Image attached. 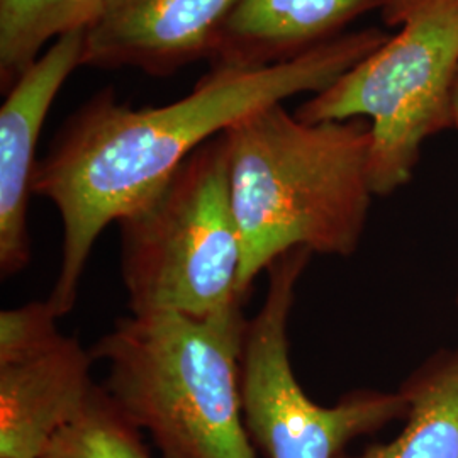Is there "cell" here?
<instances>
[{
  "instance_id": "2",
  "label": "cell",
  "mask_w": 458,
  "mask_h": 458,
  "mask_svg": "<svg viewBox=\"0 0 458 458\" xmlns=\"http://www.w3.org/2000/svg\"><path fill=\"white\" fill-rule=\"evenodd\" d=\"M225 138L245 297L291 250L350 257L359 248L376 196L369 121L306 123L277 102L234 123Z\"/></svg>"
},
{
  "instance_id": "10",
  "label": "cell",
  "mask_w": 458,
  "mask_h": 458,
  "mask_svg": "<svg viewBox=\"0 0 458 458\" xmlns=\"http://www.w3.org/2000/svg\"><path fill=\"white\" fill-rule=\"evenodd\" d=\"M389 0H238L208 58L211 68L277 65L348 33Z\"/></svg>"
},
{
  "instance_id": "4",
  "label": "cell",
  "mask_w": 458,
  "mask_h": 458,
  "mask_svg": "<svg viewBox=\"0 0 458 458\" xmlns=\"http://www.w3.org/2000/svg\"><path fill=\"white\" fill-rule=\"evenodd\" d=\"M117 226L131 314L208 318L245 304L243 246L231 202L225 132L197 148Z\"/></svg>"
},
{
  "instance_id": "14",
  "label": "cell",
  "mask_w": 458,
  "mask_h": 458,
  "mask_svg": "<svg viewBox=\"0 0 458 458\" xmlns=\"http://www.w3.org/2000/svg\"><path fill=\"white\" fill-rule=\"evenodd\" d=\"M111 0H62L51 22V39L73 31H85L106 11Z\"/></svg>"
},
{
  "instance_id": "8",
  "label": "cell",
  "mask_w": 458,
  "mask_h": 458,
  "mask_svg": "<svg viewBox=\"0 0 458 458\" xmlns=\"http://www.w3.org/2000/svg\"><path fill=\"white\" fill-rule=\"evenodd\" d=\"M238 0H111L83 34L82 66L166 77L208 60Z\"/></svg>"
},
{
  "instance_id": "1",
  "label": "cell",
  "mask_w": 458,
  "mask_h": 458,
  "mask_svg": "<svg viewBox=\"0 0 458 458\" xmlns=\"http://www.w3.org/2000/svg\"><path fill=\"white\" fill-rule=\"evenodd\" d=\"M389 39L357 30L277 65L211 68L175 102L132 107L102 90L65 121L34 174L33 192L62 219V260L48 302L73 310L100 233L155 196L206 141L262 107L318 94Z\"/></svg>"
},
{
  "instance_id": "11",
  "label": "cell",
  "mask_w": 458,
  "mask_h": 458,
  "mask_svg": "<svg viewBox=\"0 0 458 458\" xmlns=\"http://www.w3.org/2000/svg\"><path fill=\"white\" fill-rule=\"evenodd\" d=\"M399 393L408 401L403 433L344 458H458V346L426 361Z\"/></svg>"
},
{
  "instance_id": "15",
  "label": "cell",
  "mask_w": 458,
  "mask_h": 458,
  "mask_svg": "<svg viewBox=\"0 0 458 458\" xmlns=\"http://www.w3.org/2000/svg\"><path fill=\"white\" fill-rule=\"evenodd\" d=\"M452 128L458 130V79L454 90V104H452Z\"/></svg>"
},
{
  "instance_id": "13",
  "label": "cell",
  "mask_w": 458,
  "mask_h": 458,
  "mask_svg": "<svg viewBox=\"0 0 458 458\" xmlns=\"http://www.w3.org/2000/svg\"><path fill=\"white\" fill-rule=\"evenodd\" d=\"M62 0H0V82L7 92L51 41Z\"/></svg>"
},
{
  "instance_id": "12",
  "label": "cell",
  "mask_w": 458,
  "mask_h": 458,
  "mask_svg": "<svg viewBox=\"0 0 458 458\" xmlns=\"http://www.w3.org/2000/svg\"><path fill=\"white\" fill-rule=\"evenodd\" d=\"M41 458H155L143 431L98 386L82 412L51 440Z\"/></svg>"
},
{
  "instance_id": "5",
  "label": "cell",
  "mask_w": 458,
  "mask_h": 458,
  "mask_svg": "<svg viewBox=\"0 0 458 458\" xmlns=\"http://www.w3.org/2000/svg\"><path fill=\"white\" fill-rule=\"evenodd\" d=\"M380 14L397 34L294 114L306 123L369 121L372 189L389 196L411 181L426 140L452 128L458 0H389Z\"/></svg>"
},
{
  "instance_id": "9",
  "label": "cell",
  "mask_w": 458,
  "mask_h": 458,
  "mask_svg": "<svg viewBox=\"0 0 458 458\" xmlns=\"http://www.w3.org/2000/svg\"><path fill=\"white\" fill-rule=\"evenodd\" d=\"M92 352L60 331L0 357V458H41L96 393Z\"/></svg>"
},
{
  "instance_id": "3",
  "label": "cell",
  "mask_w": 458,
  "mask_h": 458,
  "mask_svg": "<svg viewBox=\"0 0 458 458\" xmlns=\"http://www.w3.org/2000/svg\"><path fill=\"white\" fill-rule=\"evenodd\" d=\"M243 304L208 318L130 314L90 350L106 393L160 458H257L243 416Z\"/></svg>"
},
{
  "instance_id": "7",
  "label": "cell",
  "mask_w": 458,
  "mask_h": 458,
  "mask_svg": "<svg viewBox=\"0 0 458 458\" xmlns=\"http://www.w3.org/2000/svg\"><path fill=\"white\" fill-rule=\"evenodd\" d=\"M83 34L56 38L7 90L0 109V272L13 277L31 262L28 206L38 143L53 100L82 66Z\"/></svg>"
},
{
  "instance_id": "6",
  "label": "cell",
  "mask_w": 458,
  "mask_h": 458,
  "mask_svg": "<svg viewBox=\"0 0 458 458\" xmlns=\"http://www.w3.org/2000/svg\"><path fill=\"white\" fill-rule=\"evenodd\" d=\"M311 255L295 248L272 263L265 301L246 325L243 416L251 442L267 458H344L353 440L408 416L401 393L353 391L335 406H319L301 387L289 357L287 325L295 285Z\"/></svg>"
}]
</instances>
